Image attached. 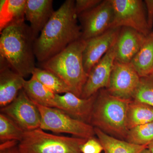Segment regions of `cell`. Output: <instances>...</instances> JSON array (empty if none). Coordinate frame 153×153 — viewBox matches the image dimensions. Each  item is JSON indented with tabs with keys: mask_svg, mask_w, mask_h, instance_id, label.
Masks as SVG:
<instances>
[{
	"mask_svg": "<svg viewBox=\"0 0 153 153\" xmlns=\"http://www.w3.org/2000/svg\"><path fill=\"white\" fill-rule=\"evenodd\" d=\"M141 153H151V152H150V151L148 149V148L147 149H145L143 150L142 152H141Z\"/></svg>",
	"mask_w": 153,
	"mask_h": 153,
	"instance_id": "31",
	"label": "cell"
},
{
	"mask_svg": "<svg viewBox=\"0 0 153 153\" xmlns=\"http://www.w3.org/2000/svg\"><path fill=\"white\" fill-rule=\"evenodd\" d=\"M146 36L136 30L122 27L116 42L115 61L131 63L139 52Z\"/></svg>",
	"mask_w": 153,
	"mask_h": 153,
	"instance_id": "14",
	"label": "cell"
},
{
	"mask_svg": "<svg viewBox=\"0 0 153 153\" xmlns=\"http://www.w3.org/2000/svg\"><path fill=\"white\" fill-rule=\"evenodd\" d=\"M84 41L101 35L111 28L114 11L111 0L102 1L90 10L77 16Z\"/></svg>",
	"mask_w": 153,
	"mask_h": 153,
	"instance_id": "8",
	"label": "cell"
},
{
	"mask_svg": "<svg viewBox=\"0 0 153 153\" xmlns=\"http://www.w3.org/2000/svg\"><path fill=\"white\" fill-rule=\"evenodd\" d=\"M1 57L0 67V106L12 102L24 88L25 78L11 68L4 59Z\"/></svg>",
	"mask_w": 153,
	"mask_h": 153,
	"instance_id": "15",
	"label": "cell"
},
{
	"mask_svg": "<svg viewBox=\"0 0 153 153\" xmlns=\"http://www.w3.org/2000/svg\"><path fill=\"white\" fill-rule=\"evenodd\" d=\"M132 100L153 107V72L140 77L139 85Z\"/></svg>",
	"mask_w": 153,
	"mask_h": 153,
	"instance_id": "25",
	"label": "cell"
},
{
	"mask_svg": "<svg viewBox=\"0 0 153 153\" xmlns=\"http://www.w3.org/2000/svg\"><path fill=\"white\" fill-rule=\"evenodd\" d=\"M36 104L40 113V128L55 133L71 134L77 137L88 139L95 135L94 128L71 117L65 112L55 108L48 107Z\"/></svg>",
	"mask_w": 153,
	"mask_h": 153,
	"instance_id": "6",
	"label": "cell"
},
{
	"mask_svg": "<svg viewBox=\"0 0 153 153\" xmlns=\"http://www.w3.org/2000/svg\"><path fill=\"white\" fill-rule=\"evenodd\" d=\"M153 121V107L141 102L131 100L127 115L128 130Z\"/></svg>",
	"mask_w": 153,
	"mask_h": 153,
	"instance_id": "21",
	"label": "cell"
},
{
	"mask_svg": "<svg viewBox=\"0 0 153 153\" xmlns=\"http://www.w3.org/2000/svg\"><path fill=\"white\" fill-rule=\"evenodd\" d=\"M101 0H76L74 3V8L77 16L90 10L99 4Z\"/></svg>",
	"mask_w": 153,
	"mask_h": 153,
	"instance_id": "26",
	"label": "cell"
},
{
	"mask_svg": "<svg viewBox=\"0 0 153 153\" xmlns=\"http://www.w3.org/2000/svg\"><path fill=\"white\" fill-rule=\"evenodd\" d=\"M35 41L25 21L12 24L1 32L0 57L24 78L32 75L36 68Z\"/></svg>",
	"mask_w": 153,
	"mask_h": 153,
	"instance_id": "2",
	"label": "cell"
},
{
	"mask_svg": "<svg viewBox=\"0 0 153 153\" xmlns=\"http://www.w3.org/2000/svg\"><path fill=\"white\" fill-rule=\"evenodd\" d=\"M148 27L152 31L153 27V0H145Z\"/></svg>",
	"mask_w": 153,
	"mask_h": 153,
	"instance_id": "29",
	"label": "cell"
},
{
	"mask_svg": "<svg viewBox=\"0 0 153 153\" xmlns=\"http://www.w3.org/2000/svg\"><path fill=\"white\" fill-rule=\"evenodd\" d=\"M25 131L13 121L4 114H0V141L1 143L22 140Z\"/></svg>",
	"mask_w": 153,
	"mask_h": 153,
	"instance_id": "23",
	"label": "cell"
},
{
	"mask_svg": "<svg viewBox=\"0 0 153 153\" xmlns=\"http://www.w3.org/2000/svg\"><path fill=\"white\" fill-rule=\"evenodd\" d=\"M148 149L151 153H153V141L148 145Z\"/></svg>",
	"mask_w": 153,
	"mask_h": 153,
	"instance_id": "30",
	"label": "cell"
},
{
	"mask_svg": "<svg viewBox=\"0 0 153 153\" xmlns=\"http://www.w3.org/2000/svg\"><path fill=\"white\" fill-rule=\"evenodd\" d=\"M75 1L66 0L52 17L35 41V56L43 63L81 39V28L74 8Z\"/></svg>",
	"mask_w": 153,
	"mask_h": 153,
	"instance_id": "1",
	"label": "cell"
},
{
	"mask_svg": "<svg viewBox=\"0 0 153 153\" xmlns=\"http://www.w3.org/2000/svg\"><path fill=\"white\" fill-rule=\"evenodd\" d=\"M114 18L111 28L127 27L147 36L148 27L144 2L141 0H111Z\"/></svg>",
	"mask_w": 153,
	"mask_h": 153,
	"instance_id": "7",
	"label": "cell"
},
{
	"mask_svg": "<svg viewBox=\"0 0 153 153\" xmlns=\"http://www.w3.org/2000/svg\"><path fill=\"white\" fill-rule=\"evenodd\" d=\"M115 44L91 69L82 89L81 97L89 98L99 91L108 88L115 60Z\"/></svg>",
	"mask_w": 153,
	"mask_h": 153,
	"instance_id": "11",
	"label": "cell"
},
{
	"mask_svg": "<svg viewBox=\"0 0 153 153\" xmlns=\"http://www.w3.org/2000/svg\"><path fill=\"white\" fill-rule=\"evenodd\" d=\"M121 28H110L101 35L85 41L82 57L84 69L88 75L93 66L115 44Z\"/></svg>",
	"mask_w": 153,
	"mask_h": 153,
	"instance_id": "12",
	"label": "cell"
},
{
	"mask_svg": "<svg viewBox=\"0 0 153 153\" xmlns=\"http://www.w3.org/2000/svg\"><path fill=\"white\" fill-rule=\"evenodd\" d=\"M27 0H1L0 32L12 24L25 21Z\"/></svg>",
	"mask_w": 153,
	"mask_h": 153,
	"instance_id": "17",
	"label": "cell"
},
{
	"mask_svg": "<svg viewBox=\"0 0 153 153\" xmlns=\"http://www.w3.org/2000/svg\"><path fill=\"white\" fill-rule=\"evenodd\" d=\"M131 63L140 77L153 72V29Z\"/></svg>",
	"mask_w": 153,
	"mask_h": 153,
	"instance_id": "19",
	"label": "cell"
},
{
	"mask_svg": "<svg viewBox=\"0 0 153 153\" xmlns=\"http://www.w3.org/2000/svg\"><path fill=\"white\" fill-rule=\"evenodd\" d=\"M53 3L52 0H27L25 19L30 22L35 41L55 11Z\"/></svg>",
	"mask_w": 153,
	"mask_h": 153,
	"instance_id": "16",
	"label": "cell"
},
{
	"mask_svg": "<svg viewBox=\"0 0 153 153\" xmlns=\"http://www.w3.org/2000/svg\"><path fill=\"white\" fill-rule=\"evenodd\" d=\"M125 140L140 146L149 145L153 141V121L129 130Z\"/></svg>",
	"mask_w": 153,
	"mask_h": 153,
	"instance_id": "24",
	"label": "cell"
},
{
	"mask_svg": "<svg viewBox=\"0 0 153 153\" xmlns=\"http://www.w3.org/2000/svg\"><path fill=\"white\" fill-rule=\"evenodd\" d=\"M85 45L84 40H77L41 65V68L59 76L71 92L80 97L88 76L84 69L82 57Z\"/></svg>",
	"mask_w": 153,
	"mask_h": 153,
	"instance_id": "4",
	"label": "cell"
},
{
	"mask_svg": "<svg viewBox=\"0 0 153 153\" xmlns=\"http://www.w3.org/2000/svg\"><path fill=\"white\" fill-rule=\"evenodd\" d=\"M103 151L101 144L94 137L88 139L81 148L82 153H101Z\"/></svg>",
	"mask_w": 153,
	"mask_h": 153,
	"instance_id": "27",
	"label": "cell"
},
{
	"mask_svg": "<svg viewBox=\"0 0 153 153\" xmlns=\"http://www.w3.org/2000/svg\"><path fill=\"white\" fill-rule=\"evenodd\" d=\"M140 77L131 63L115 61L106 90L112 95L126 100H132L139 85Z\"/></svg>",
	"mask_w": 153,
	"mask_h": 153,
	"instance_id": "10",
	"label": "cell"
},
{
	"mask_svg": "<svg viewBox=\"0 0 153 153\" xmlns=\"http://www.w3.org/2000/svg\"><path fill=\"white\" fill-rule=\"evenodd\" d=\"M25 93L33 102L42 106L57 108L55 94L32 76L25 80L24 88Z\"/></svg>",
	"mask_w": 153,
	"mask_h": 153,
	"instance_id": "20",
	"label": "cell"
},
{
	"mask_svg": "<svg viewBox=\"0 0 153 153\" xmlns=\"http://www.w3.org/2000/svg\"><path fill=\"white\" fill-rule=\"evenodd\" d=\"M95 134L103 148L105 153H141L148 145H137L119 139L94 128Z\"/></svg>",
	"mask_w": 153,
	"mask_h": 153,
	"instance_id": "18",
	"label": "cell"
},
{
	"mask_svg": "<svg viewBox=\"0 0 153 153\" xmlns=\"http://www.w3.org/2000/svg\"><path fill=\"white\" fill-rule=\"evenodd\" d=\"M1 112L10 118L25 131L40 128L41 116L39 110L24 89L19 92L13 101L1 108Z\"/></svg>",
	"mask_w": 153,
	"mask_h": 153,
	"instance_id": "9",
	"label": "cell"
},
{
	"mask_svg": "<svg viewBox=\"0 0 153 153\" xmlns=\"http://www.w3.org/2000/svg\"><path fill=\"white\" fill-rule=\"evenodd\" d=\"M18 142H6L1 143L0 153H21L18 148Z\"/></svg>",
	"mask_w": 153,
	"mask_h": 153,
	"instance_id": "28",
	"label": "cell"
},
{
	"mask_svg": "<svg viewBox=\"0 0 153 153\" xmlns=\"http://www.w3.org/2000/svg\"><path fill=\"white\" fill-rule=\"evenodd\" d=\"M32 76L55 94L71 92L66 82L51 71L36 67L32 74Z\"/></svg>",
	"mask_w": 153,
	"mask_h": 153,
	"instance_id": "22",
	"label": "cell"
},
{
	"mask_svg": "<svg viewBox=\"0 0 153 153\" xmlns=\"http://www.w3.org/2000/svg\"><path fill=\"white\" fill-rule=\"evenodd\" d=\"M131 100L114 96L104 88L99 91L90 124L109 135L125 140L129 131L127 125L128 108Z\"/></svg>",
	"mask_w": 153,
	"mask_h": 153,
	"instance_id": "3",
	"label": "cell"
},
{
	"mask_svg": "<svg viewBox=\"0 0 153 153\" xmlns=\"http://www.w3.org/2000/svg\"><path fill=\"white\" fill-rule=\"evenodd\" d=\"M97 93L87 98L79 97L71 92L63 95L56 94L55 101L57 108L71 117L90 124Z\"/></svg>",
	"mask_w": 153,
	"mask_h": 153,
	"instance_id": "13",
	"label": "cell"
},
{
	"mask_svg": "<svg viewBox=\"0 0 153 153\" xmlns=\"http://www.w3.org/2000/svg\"><path fill=\"white\" fill-rule=\"evenodd\" d=\"M87 140L52 134L39 128L25 131L18 146L21 153H82Z\"/></svg>",
	"mask_w": 153,
	"mask_h": 153,
	"instance_id": "5",
	"label": "cell"
}]
</instances>
